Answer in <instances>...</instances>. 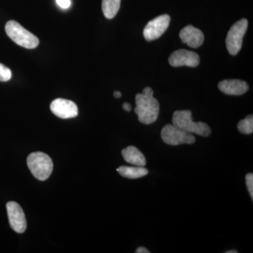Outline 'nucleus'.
Masks as SVG:
<instances>
[{
	"label": "nucleus",
	"instance_id": "10",
	"mask_svg": "<svg viewBox=\"0 0 253 253\" xmlns=\"http://www.w3.org/2000/svg\"><path fill=\"white\" fill-rule=\"evenodd\" d=\"M50 109L55 116L62 119L76 118L78 114L77 105L72 101L61 98L51 102Z\"/></svg>",
	"mask_w": 253,
	"mask_h": 253
},
{
	"label": "nucleus",
	"instance_id": "12",
	"mask_svg": "<svg viewBox=\"0 0 253 253\" xmlns=\"http://www.w3.org/2000/svg\"><path fill=\"white\" fill-rule=\"evenodd\" d=\"M218 87L224 94L235 96L244 94L249 89V84L241 80H224L218 84Z\"/></svg>",
	"mask_w": 253,
	"mask_h": 253
},
{
	"label": "nucleus",
	"instance_id": "6",
	"mask_svg": "<svg viewBox=\"0 0 253 253\" xmlns=\"http://www.w3.org/2000/svg\"><path fill=\"white\" fill-rule=\"evenodd\" d=\"M161 137L166 144L171 146L180 144H192L196 141L191 133L183 130L174 125H166L161 131Z\"/></svg>",
	"mask_w": 253,
	"mask_h": 253
},
{
	"label": "nucleus",
	"instance_id": "11",
	"mask_svg": "<svg viewBox=\"0 0 253 253\" xmlns=\"http://www.w3.org/2000/svg\"><path fill=\"white\" fill-rule=\"evenodd\" d=\"M181 41L191 48H198L202 45L204 42V35L201 30L191 25L181 29L179 33Z\"/></svg>",
	"mask_w": 253,
	"mask_h": 253
},
{
	"label": "nucleus",
	"instance_id": "19",
	"mask_svg": "<svg viewBox=\"0 0 253 253\" xmlns=\"http://www.w3.org/2000/svg\"><path fill=\"white\" fill-rule=\"evenodd\" d=\"M56 3L61 9H67L71 6V0H56Z\"/></svg>",
	"mask_w": 253,
	"mask_h": 253
},
{
	"label": "nucleus",
	"instance_id": "9",
	"mask_svg": "<svg viewBox=\"0 0 253 253\" xmlns=\"http://www.w3.org/2000/svg\"><path fill=\"white\" fill-rule=\"evenodd\" d=\"M169 63L173 67L185 66L194 68L199 65L200 56L197 53L189 50H176L169 56Z\"/></svg>",
	"mask_w": 253,
	"mask_h": 253
},
{
	"label": "nucleus",
	"instance_id": "16",
	"mask_svg": "<svg viewBox=\"0 0 253 253\" xmlns=\"http://www.w3.org/2000/svg\"><path fill=\"white\" fill-rule=\"evenodd\" d=\"M240 132L245 134H252L253 131V116L249 115L244 120H241L237 126Z\"/></svg>",
	"mask_w": 253,
	"mask_h": 253
},
{
	"label": "nucleus",
	"instance_id": "20",
	"mask_svg": "<svg viewBox=\"0 0 253 253\" xmlns=\"http://www.w3.org/2000/svg\"><path fill=\"white\" fill-rule=\"evenodd\" d=\"M123 109L126 111H127V112H129L131 110V106L129 103H124L123 105Z\"/></svg>",
	"mask_w": 253,
	"mask_h": 253
},
{
	"label": "nucleus",
	"instance_id": "7",
	"mask_svg": "<svg viewBox=\"0 0 253 253\" xmlns=\"http://www.w3.org/2000/svg\"><path fill=\"white\" fill-rule=\"evenodd\" d=\"M170 22V16L163 14L151 20L144 28V37L146 41H152L157 40L167 31Z\"/></svg>",
	"mask_w": 253,
	"mask_h": 253
},
{
	"label": "nucleus",
	"instance_id": "2",
	"mask_svg": "<svg viewBox=\"0 0 253 253\" xmlns=\"http://www.w3.org/2000/svg\"><path fill=\"white\" fill-rule=\"evenodd\" d=\"M172 124L187 132L199 134L205 137L211 134V127L208 124L193 121L192 113L189 110L175 111L172 116Z\"/></svg>",
	"mask_w": 253,
	"mask_h": 253
},
{
	"label": "nucleus",
	"instance_id": "1",
	"mask_svg": "<svg viewBox=\"0 0 253 253\" xmlns=\"http://www.w3.org/2000/svg\"><path fill=\"white\" fill-rule=\"evenodd\" d=\"M134 111L139 121L145 125L152 124L157 121L160 113V104L154 97V91L146 86L141 94L136 95V108Z\"/></svg>",
	"mask_w": 253,
	"mask_h": 253
},
{
	"label": "nucleus",
	"instance_id": "21",
	"mask_svg": "<svg viewBox=\"0 0 253 253\" xmlns=\"http://www.w3.org/2000/svg\"><path fill=\"white\" fill-rule=\"evenodd\" d=\"M136 253H150V251L144 247H139L136 249Z\"/></svg>",
	"mask_w": 253,
	"mask_h": 253
},
{
	"label": "nucleus",
	"instance_id": "18",
	"mask_svg": "<svg viewBox=\"0 0 253 253\" xmlns=\"http://www.w3.org/2000/svg\"><path fill=\"white\" fill-rule=\"evenodd\" d=\"M246 186L251 199H253V174L252 173H249L246 176Z\"/></svg>",
	"mask_w": 253,
	"mask_h": 253
},
{
	"label": "nucleus",
	"instance_id": "22",
	"mask_svg": "<svg viewBox=\"0 0 253 253\" xmlns=\"http://www.w3.org/2000/svg\"><path fill=\"white\" fill-rule=\"evenodd\" d=\"M113 96H114L115 97L117 98V99H119V98H121V96H122V94H121V91H115L114 93H113Z\"/></svg>",
	"mask_w": 253,
	"mask_h": 253
},
{
	"label": "nucleus",
	"instance_id": "17",
	"mask_svg": "<svg viewBox=\"0 0 253 253\" xmlns=\"http://www.w3.org/2000/svg\"><path fill=\"white\" fill-rule=\"evenodd\" d=\"M12 76V73L9 68L0 63V82L9 81Z\"/></svg>",
	"mask_w": 253,
	"mask_h": 253
},
{
	"label": "nucleus",
	"instance_id": "13",
	"mask_svg": "<svg viewBox=\"0 0 253 253\" xmlns=\"http://www.w3.org/2000/svg\"><path fill=\"white\" fill-rule=\"evenodd\" d=\"M123 157L126 163L139 167H144L146 164L144 154L135 146H129L122 151Z\"/></svg>",
	"mask_w": 253,
	"mask_h": 253
},
{
	"label": "nucleus",
	"instance_id": "5",
	"mask_svg": "<svg viewBox=\"0 0 253 253\" xmlns=\"http://www.w3.org/2000/svg\"><path fill=\"white\" fill-rule=\"evenodd\" d=\"M248 20L242 18L234 23L228 32L226 39V45L231 55H236L242 46L243 40L248 29Z\"/></svg>",
	"mask_w": 253,
	"mask_h": 253
},
{
	"label": "nucleus",
	"instance_id": "23",
	"mask_svg": "<svg viewBox=\"0 0 253 253\" xmlns=\"http://www.w3.org/2000/svg\"><path fill=\"white\" fill-rule=\"evenodd\" d=\"M226 253H238V251L231 250V251H226Z\"/></svg>",
	"mask_w": 253,
	"mask_h": 253
},
{
	"label": "nucleus",
	"instance_id": "8",
	"mask_svg": "<svg viewBox=\"0 0 253 253\" xmlns=\"http://www.w3.org/2000/svg\"><path fill=\"white\" fill-rule=\"evenodd\" d=\"M6 211L11 229L18 234L25 232L27 222L21 206L14 201H10L6 204Z\"/></svg>",
	"mask_w": 253,
	"mask_h": 253
},
{
	"label": "nucleus",
	"instance_id": "14",
	"mask_svg": "<svg viewBox=\"0 0 253 253\" xmlns=\"http://www.w3.org/2000/svg\"><path fill=\"white\" fill-rule=\"evenodd\" d=\"M117 172L124 177L128 179H139L147 175L149 171L144 167H129V166H121L117 169Z\"/></svg>",
	"mask_w": 253,
	"mask_h": 253
},
{
	"label": "nucleus",
	"instance_id": "4",
	"mask_svg": "<svg viewBox=\"0 0 253 253\" xmlns=\"http://www.w3.org/2000/svg\"><path fill=\"white\" fill-rule=\"evenodd\" d=\"M27 164L32 174L38 180H46L53 171L52 160L42 152L30 154L27 158Z\"/></svg>",
	"mask_w": 253,
	"mask_h": 253
},
{
	"label": "nucleus",
	"instance_id": "3",
	"mask_svg": "<svg viewBox=\"0 0 253 253\" xmlns=\"http://www.w3.org/2000/svg\"><path fill=\"white\" fill-rule=\"evenodd\" d=\"M5 31L11 41L26 49H35L39 44L38 38L16 21H8L5 26Z\"/></svg>",
	"mask_w": 253,
	"mask_h": 253
},
{
	"label": "nucleus",
	"instance_id": "15",
	"mask_svg": "<svg viewBox=\"0 0 253 253\" xmlns=\"http://www.w3.org/2000/svg\"><path fill=\"white\" fill-rule=\"evenodd\" d=\"M121 0H102V11L105 17L112 19L121 7Z\"/></svg>",
	"mask_w": 253,
	"mask_h": 253
}]
</instances>
